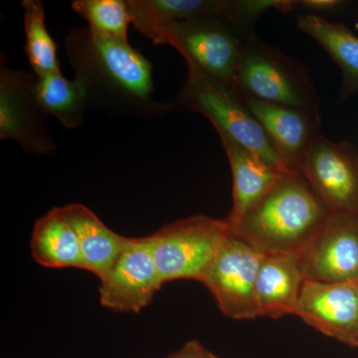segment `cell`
I'll use <instances>...</instances> for the list:
<instances>
[{
    "label": "cell",
    "instance_id": "1",
    "mask_svg": "<svg viewBox=\"0 0 358 358\" xmlns=\"http://www.w3.org/2000/svg\"><path fill=\"white\" fill-rule=\"evenodd\" d=\"M75 80L89 103L121 114L164 115L169 105L152 98V66L129 42L105 38L89 27L76 28L65 41Z\"/></svg>",
    "mask_w": 358,
    "mask_h": 358
},
{
    "label": "cell",
    "instance_id": "2",
    "mask_svg": "<svg viewBox=\"0 0 358 358\" xmlns=\"http://www.w3.org/2000/svg\"><path fill=\"white\" fill-rule=\"evenodd\" d=\"M299 173H282L270 192L241 218L228 223L230 232L263 254H300L329 218Z\"/></svg>",
    "mask_w": 358,
    "mask_h": 358
},
{
    "label": "cell",
    "instance_id": "3",
    "mask_svg": "<svg viewBox=\"0 0 358 358\" xmlns=\"http://www.w3.org/2000/svg\"><path fill=\"white\" fill-rule=\"evenodd\" d=\"M187 80L174 108L193 110L211 122L219 136H225L268 162L279 173H294L271 145L265 131L236 90L187 66Z\"/></svg>",
    "mask_w": 358,
    "mask_h": 358
},
{
    "label": "cell",
    "instance_id": "4",
    "mask_svg": "<svg viewBox=\"0 0 358 358\" xmlns=\"http://www.w3.org/2000/svg\"><path fill=\"white\" fill-rule=\"evenodd\" d=\"M235 89L262 102L319 113V96L305 67L256 35L245 38Z\"/></svg>",
    "mask_w": 358,
    "mask_h": 358
},
{
    "label": "cell",
    "instance_id": "5",
    "mask_svg": "<svg viewBox=\"0 0 358 358\" xmlns=\"http://www.w3.org/2000/svg\"><path fill=\"white\" fill-rule=\"evenodd\" d=\"M228 234L225 219L193 215L148 235L164 285L176 280L199 282Z\"/></svg>",
    "mask_w": 358,
    "mask_h": 358
},
{
    "label": "cell",
    "instance_id": "6",
    "mask_svg": "<svg viewBox=\"0 0 358 358\" xmlns=\"http://www.w3.org/2000/svg\"><path fill=\"white\" fill-rule=\"evenodd\" d=\"M237 31L219 16L179 21L169 28L166 45L174 47L187 66L235 89L246 38Z\"/></svg>",
    "mask_w": 358,
    "mask_h": 358
},
{
    "label": "cell",
    "instance_id": "7",
    "mask_svg": "<svg viewBox=\"0 0 358 358\" xmlns=\"http://www.w3.org/2000/svg\"><path fill=\"white\" fill-rule=\"evenodd\" d=\"M263 256L229 230L199 281L210 292L225 317L238 320L260 317L256 280Z\"/></svg>",
    "mask_w": 358,
    "mask_h": 358
},
{
    "label": "cell",
    "instance_id": "8",
    "mask_svg": "<svg viewBox=\"0 0 358 358\" xmlns=\"http://www.w3.org/2000/svg\"><path fill=\"white\" fill-rule=\"evenodd\" d=\"M298 173L329 214H358V162L348 145L320 134Z\"/></svg>",
    "mask_w": 358,
    "mask_h": 358
},
{
    "label": "cell",
    "instance_id": "9",
    "mask_svg": "<svg viewBox=\"0 0 358 358\" xmlns=\"http://www.w3.org/2000/svg\"><path fill=\"white\" fill-rule=\"evenodd\" d=\"M100 303L117 313H138L164 286L148 236L129 238L114 266L100 280Z\"/></svg>",
    "mask_w": 358,
    "mask_h": 358
},
{
    "label": "cell",
    "instance_id": "10",
    "mask_svg": "<svg viewBox=\"0 0 358 358\" xmlns=\"http://www.w3.org/2000/svg\"><path fill=\"white\" fill-rule=\"evenodd\" d=\"M36 77L2 68L0 75V138L17 141L29 154L50 155L56 145L35 100Z\"/></svg>",
    "mask_w": 358,
    "mask_h": 358
},
{
    "label": "cell",
    "instance_id": "11",
    "mask_svg": "<svg viewBox=\"0 0 358 358\" xmlns=\"http://www.w3.org/2000/svg\"><path fill=\"white\" fill-rule=\"evenodd\" d=\"M294 315L324 336L358 348V282L306 279Z\"/></svg>",
    "mask_w": 358,
    "mask_h": 358
},
{
    "label": "cell",
    "instance_id": "12",
    "mask_svg": "<svg viewBox=\"0 0 358 358\" xmlns=\"http://www.w3.org/2000/svg\"><path fill=\"white\" fill-rule=\"evenodd\" d=\"M300 256L306 279L358 282V214H329Z\"/></svg>",
    "mask_w": 358,
    "mask_h": 358
},
{
    "label": "cell",
    "instance_id": "13",
    "mask_svg": "<svg viewBox=\"0 0 358 358\" xmlns=\"http://www.w3.org/2000/svg\"><path fill=\"white\" fill-rule=\"evenodd\" d=\"M242 96L282 162L298 173L301 159L320 136L319 113Z\"/></svg>",
    "mask_w": 358,
    "mask_h": 358
},
{
    "label": "cell",
    "instance_id": "14",
    "mask_svg": "<svg viewBox=\"0 0 358 358\" xmlns=\"http://www.w3.org/2000/svg\"><path fill=\"white\" fill-rule=\"evenodd\" d=\"M305 281L299 254H264L256 280L260 317L294 315Z\"/></svg>",
    "mask_w": 358,
    "mask_h": 358
},
{
    "label": "cell",
    "instance_id": "15",
    "mask_svg": "<svg viewBox=\"0 0 358 358\" xmlns=\"http://www.w3.org/2000/svg\"><path fill=\"white\" fill-rule=\"evenodd\" d=\"M133 25L155 45H166L169 28L179 21L225 17L229 1L210 0H128Z\"/></svg>",
    "mask_w": 358,
    "mask_h": 358
},
{
    "label": "cell",
    "instance_id": "16",
    "mask_svg": "<svg viewBox=\"0 0 358 358\" xmlns=\"http://www.w3.org/2000/svg\"><path fill=\"white\" fill-rule=\"evenodd\" d=\"M59 210L76 232L84 270L102 280L121 255L129 237L110 230L83 204H68Z\"/></svg>",
    "mask_w": 358,
    "mask_h": 358
},
{
    "label": "cell",
    "instance_id": "17",
    "mask_svg": "<svg viewBox=\"0 0 358 358\" xmlns=\"http://www.w3.org/2000/svg\"><path fill=\"white\" fill-rule=\"evenodd\" d=\"M219 136L232 171L233 207L225 219L232 223L265 197L282 173L227 136Z\"/></svg>",
    "mask_w": 358,
    "mask_h": 358
},
{
    "label": "cell",
    "instance_id": "18",
    "mask_svg": "<svg viewBox=\"0 0 358 358\" xmlns=\"http://www.w3.org/2000/svg\"><path fill=\"white\" fill-rule=\"evenodd\" d=\"M30 250L35 262L42 267L84 270L76 232L63 217L59 207L35 222Z\"/></svg>",
    "mask_w": 358,
    "mask_h": 358
},
{
    "label": "cell",
    "instance_id": "19",
    "mask_svg": "<svg viewBox=\"0 0 358 358\" xmlns=\"http://www.w3.org/2000/svg\"><path fill=\"white\" fill-rule=\"evenodd\" d=\"M296 24L329 53L345 76L346 90L358 91V37L345 26L317 14H301Z\"/></svg>",
    "mask_w": 358,
    "mask_h": 358
},
{
    "label": "cell",
    "instance_id": "20",
    "mask_svg": "<svg viewBox=\"0 0 358 358\" xmlns=\"http://www.w3.org/2000/svg\"><path fill=\"white\" fill-rule=\"evenodd\" d=\"M33 92L45 115H53L67 129L83 124L89 102L86 92L76 80L69 81L61 73L36 77Z\"/></svg>",
    "mask_w": 358,
    "mask_h": 358
},
{
    "label": "cell",
    "instance_id": "21",
    "mask_svg": "<svg viewBox=\"0 0 358 358\" xmlns=\"http://www.w3.org/2000/svg\"><path fill=\"white\" fill-rule=\"evenodd\" d=\"M24 11V51L35 77L61 73L57 46L46 27L43 3L39 0H23Z\"/></svg>",
    "mask_w": 358,
    "mask_h": 358
},
{
    "label": "cell",
    "instance_id": "22",
    "mask_svg": "<svg viewBox=\"0 0 358 358\" xmlns=\"http://www.w3.org/2000/svg\"><path fill=\"white\" fill-rule=\"evenodd\" d=\"M72 8L87 20L90 30L99 36L129 42V27L133 20L127 1L76 0L73 1Z\"/></svg>",
    "mask_w": 358,
    "mask_h": 358
},
{
    "label": "cell",
    "instance_id": "23",
    "mask_svg": "<svg viewBox=\"0 0 358 358\" xmlns=\"http://www.w3.org/2000/svg\"><path fill=\"white\" fill-rule=\"evenodd\" d=\"M166 358H220L207 350L199 341H190L178 352L171 353Z\"/></svg>",
    "mask_w": 358,
    "mask_h": 358
},
{
    "label": "cell",
    "instance_id": "24",
    "mask_svg": "<svg viewBox=\"0 0 358 358\" xmlns=\"http://www.w3.org/2000/svg\"><path fill=\"white\" fill-rule=\"evenodd\" d=\"M341 2L338 0H305V1H299V6L310 10V13H326L331 11L336 7L341 6Z\"/></svg>",
    "mask_w": 358,
    "mask_h": 358
},
{
    "label": "cell",
    "instance_id": "25",
    "mask_svg": "<svg viewBox=\"0 0 358 358\" xmlns=\"http://www.w3.org/2000/svg\"><path fill=\"white\" fill-rule=\"evenodd\" d=\"M357 30H358V23H357Z\"/></svg>",
    "mask_w": 358,
    "mask_h": 358
}]
</instances>
